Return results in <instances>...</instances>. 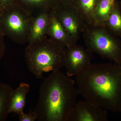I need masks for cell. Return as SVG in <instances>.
<instances>
[{
    "mask_svg": "<svg viewBox=\"0 0 121 121\" xmlns=\"http://www.w3.org/2000/svg\"><path fill=\"white\" fill-rule=\"evenodd\" d=\"M76 77L79 94L85 100L121 112V64L91 63Z\"/></svg>",
    "mask_w": 121,
    "mask_h": 121,
    "instance_id": "1",
    "label": "cell"
},
{
    "mask_svg": "<svg viewBox=\"0 0 121 121\" xmlns=\"http://www.w3.org/2000/svg\"><path fill=\"white\" fill-rule=\"evenodd\" d=\"M75 82L60 71L52 72L40 87L34 111L39 121H67L79 95Z\"/></svg>",
    "mask_w": 121,
    "mask_h": 121,
    "instance_id": "2",
    "label": "cell"
},
{
    "mask_svg": "<svg viewBox=\"0 0 121 121\" xmlns=\"http://www.w3.org/2000/svg\"><path fill=\"white\" fill-rule=\"evenodd\" d=\"M66 48L47 36L29 43L24 52L27 67L38 79L44 73L60 70L64 67Z\"/></svg>",
    "mask_w": 121,
    "mask_h": 121,
    "instance_id": "3",
    "label": "cell"
},
{
    "mask_svg": "<svg viewBox=\"0 0 121 121\" xmlns=\"http://www.w3.org/2000/svg\"><path fill=\"white\" fill-rule=\"evenodd\" d=\"M86 48L103 58L121 64V40L105 26L86 24L82 34Z\"/></svg>",
    "mask_w": 121,
    "mask_h": 121,
    "instance_id": "4",
    "label": "cell"
},
{
    "mask_svg": "<svg viewBox=\"0 0 121 121\" xmlns=\"http://www.w3.org/2000/svg\"><path fill=\"white\" fill-rule=\"evenodd\" d=\"M32 17L14 3L0 16V32L16 43H28Z\"/></svg>",
    "mask_w": 121,
    "mask_h": 121,
    "instance_id": "5",
    "label": "cell"
},
{
    "mask_svg": "<svg viewBox=\"0 0 121 121\" xmlns=\"http://www.w3.org/2000/svg\"><path fill=\"white\" fill-rule=\"evenodd\" d=\"M52 10L72 41L77 44L86 24L72 6L59 4Z\"/></svg>",
    "mask_w": 121,
    "mask_h": 121,
    "instance_id": "6",
    "label": "cell"
},
{
    "mask_svg": "<svg viewBox=\"0 0 121 121\" xmlns=\"http://www.w3.org/2000/svg\"><path fill=\"white\" fill-rule=\"evenodd\" d=\"M92 54L87 48L76 44L66 48L64 67L69 77L76 76L91 63Z\"/></svg>",
    "mask_w": 121,
    "mask_h": 121,
    "instance_id": "7",
    "label": "cell"
},
{
    "mask_svg": "<svg viewBox=\"0 0 121 121\" xmlns=\"http://www.w3.org/2000/svg\"><path fill=\"white\" fill-rule=\"evenodd\" d=\"M107 110L86 100L76 102L67 121H107Z\"/></svg>",
    "mask_w": 121,
    "mask_h": 121,
    "instance_id": "8",
    "label": "cell"
},
{
    "mask_svg": "<svg viewBox=\"0 0 121 121\" xmlns=\"http://www.w3.org/2000/svg\"><path fill=\"white\" fill-rule=\"evenodd\" d=\"M47 36L65 48L76 44L70 39L53 10L50 11Z\"/></svg>",
    "mask_w": 121,
    "mask_h": 121,
    "instance_id": "9",
    "label": "cell"
},
{
    "mask_svg": "<svg viewBox=\"0 0 121 121\" xmlns=\"http://www.w3.org/2000/svg\"><path fill=\"white\" fill-rule=\"evenodd\" d=\"M50 13V12H43L32 16L28 43H34L47 36Z\"/></svg>",
    "mask_w": 121,
    "mask_h": 121,
    "instance_id": "10",
    "label": "cell"
},
{
    "mask_svg": "<svg viewBox=\"0 0 121 121\" xmlns=\"http://www.w3.org/2000/svg\"><path fill=\"white\" fill-rule=\"evenodd\" d=\"M14 3L31 16L50 12L60 4L59 0H14Z\"/></svg>",
    "mask_w": 121,
    "mask_h": 121,
    "instance_id": "11",
    "label": "cell"
},
{
    "mask_svg": "<svg viewBox=\"0 0 121 121\" xmlns=\"http://www.w3.org/2000/svg\"><path fill=\"white\" fill-rule=\"evenodd\" d=\"M30 85L26 83H21L11 95L9 106V113H13L19 115L24 112L27 95L29 92Z\"/></svg>",
    "mask_w": 121,
    "mask_h": 121,
    "instance_id": "12",
    "label": "cell"
},
{
    "mask_svg": "<svg viewBox=\"0 0 121 121\" xmlns=\"http://www.w3.org/2000/svg\"><path fill=\"white\" fill-rule=\"evenodd\" d=\"M99 0H75L72 6L85 24L92 25Z\"/></svg>",
    "mask_w": 121,
    "mask_h": 121,
    "instance_id": "13",
    "label": "cell"
},
{
    "mask_svg": "<svg viewBox=\"0 0 121 121\" xmlns=\"http://www.w3.org/2000/svg\"><path fill=\"white\" fill-rule=\"evenodd\" d=\"M116 1V0H99L94 13L92 25L105 26Z\"/></svg>",
    "mask_w": 121,
    "mask_h": 121,
    "instance_id": "14",
    "label": "cell"
},
{
    "mask_svg": "<svg viewBox=\"0 0 121 121\" xmlns=\"http://www.w3.org/2000/svg\"><path fill=\"white\" fill-rule=\"evenodd\" d=\"M13 90L10 85L0 82V121H6L9 114V101Z\"/></svg>",
    "mask_w": 121,
    "mask_h": 121,
    "instance_id": "15",
    "label": "cell"
},
{
    "mask_svg": "<svg viewBox=\"0 0 121 121\" xmlns=\"http://www.w3.org/2000/svg\"><path fill=\"white\" fill-rule=\"evenodd\" d=\"M105 27L115 35L121 39V11L117 1L106 22Z\"/></svg>",
    "mask_w": 121,
    "mask_h": 121,
    "instance_id": "16",
    "label": "cell"
},
{
    "mask_svg": "<svg viewBox=\"0 0 121 121\" xmlns=\"http://www.w3.org/2000/svg\"><path fill=\"white\" fill-rule=\"evenodd\" d=\"M19 116L20 121H35L37 119V115L34 111L27 114L23 113Z\"/></svg>",
    "mask_w": 121,
    "mask_h": 121,
    "instance_id": "17",
    "label": "cell"
},
{
    "mask_svg": "<svg viewBox=\"0 0 121 121\" xmlns=\"http://www.w3.org/2000/svg\"><path fill=\"white\" fill-rule=\"evenodd\" d=\"M4 37L0 32V60L4 56L6 49V46L4 39Z\"/></svg>",
    "mask_w": 121,
    "mask_h": 121,
    "instance_id": "18",
    "label": "cell"
},
{
    "mask_svg": "<svg viewBox=\"0 0 121 121\" xmlns=\"http://www.w3.org/2000/svg\"><path fill=\"white\" fill-rule=\"evenodd\" d=\"M14 4V0H0V7L2 12Z\"/></svg>",
    "mask_w": 121,
    "mask_h": 121,
    "instance_id": "19",
    "label": "cell"
},
{
    "mask_svg": "<svg viewBox=\"0 0 121 121\" xmlns=\"http://www.w3.org/2000/svg\"><path fill=\"white\" fill-rule=\"evenodd\" d=\"M60 4L67 6H72L75 0H59Z\"/></svg>",
    "mask_w": 121,
    "mask_h": 121,
    "instance_id": "20",
    "label": "cell"
},
{
    "mask_svg": "<svg viewBox=\"0 0 121 121\" xmlns=\"http://www.w3.org/2000/svg\"><path fill=\"white\" fill-rule=\"evenodd\" d=\"M2 9H1V8L0 7V16L1 14L2 13Z\"/></svg>",
    "mask_w": 121,
    "mask_h": 121,
    "instance_id": "21",
    "label": "cell"
}]
</instances>
